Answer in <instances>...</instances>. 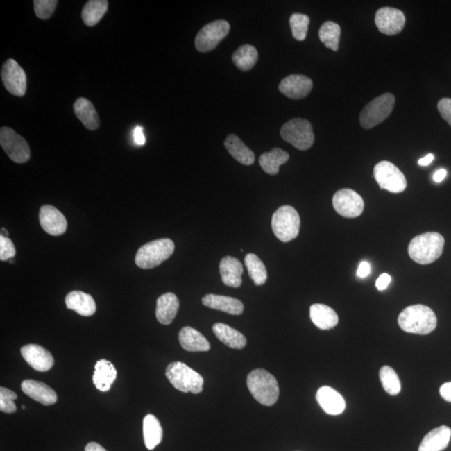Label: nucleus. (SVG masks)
<instances>
[{
	"label": "nucleus",
	"mask_w": 451,
	"mask_h": 451,
	"mask_svg": "<svg viewBox=\"0 0 451 451\" xmlns=\"http://www.w3.org/2000/svg\"><path fill=\"white\" fill-rule=\"evenodd\" d=\"M22 409H26V406L22 405Z\"/></svg>",
	"instance_id": "51"
},
{
	"label": "nucleus",
	"mask_w": 451,
	"mask_h": 451,
	"mask_svg": "<svg viewBox=\"0 0 451 451\" xmlns=\"http://www.w3.org/2000/svg\"><path fill=\"white\" fill-rule=\"evenodd\" d=\"M16 249L9 237L0 236V260L7 261L15 256Z\"/></svg>",
	"instance_id": "41"
},
{
	"label": "nucleus",
	"mask_w": 451,
	"mask_h": 451,
	"mask_svg": "<svg viewBox=\"0 0 451 451\" xmlns=\"http://www.w3.org/2000/svg\"><path fill=\"white\" fill-rule=\"evenodd\" d=\"M108 5L109 3L106 0H90L86 3L82 10V19L86 26H96L108 11Z\"/></svg>",
	"instance_id": "33"
},
{
	"label": "nucleus",
	"mask_w": 451,
	"mask_h": 451,
	"mask_svg": "<svg viewBox=\"0 0 451 451\" xmlns=\"http://www.w3.org/2000/svg\"><path fill=\"white\" fill-rule=\"evenodd\" d=\"M340 35H341V28L338 24L332 22L323 23L318 31L321 42L325 45V47L334 51L339 50Z\"/></svg>",
	"instance_id": "36"
},
{
	"label": "nucleus",
	"mask_w": 451,
	"mask_h": 451,
	"mask_svg": "<svg viewBox=\"0 0 451 451\" xmlns=\"http://www.w3.org/2000/svg\"><path fill=\"white\" fill-rule=\"evenodd\" d=\"M398 323L400 329L407 333L426 335L436 330L437 318L430 307L417 305L402 311Z\"/></svg>",
	"instance_id": "1"
},
{
	"label": "nucleus",
	"mask_w": 451,
	"mask_h": 451,
	"mask_svg": "<svg viewBox=\"0 0 451 451\" xmlns=\"http://www.w3.org/2000/svg\"><path fill=\"white\" fill-rule=\"evenodd\" d=\"M318 403L323 411L331 416H338L346 409V404L343 396L330 386H323L316 395Z\"/></svg>",
	"instance_id": "19"
},
{
	"label": "nucleus",
	"mask_w": 451,
	"mask_h": 451,
	"mask_svg": "<svg viewBox=\"0 0 451 451\" xmlns=\"http://www.w3.org/2000/svg\"><path fill=\"white\" fill-rule=\"evenodd\" d=\"M1 235L3 236V237H8V235H9V232H8V231L6 230V228H1Z\"/></svg>",
	"instance_id": "50"
},
{
	"label": "nucleus",
	"mask_w": 451,
	"mask_h": 451,
	"mask_svg": "<svg viewBox=\"0 0 451 451\" xmlns=\"http://www.w3.org/2000/svg\"><path fill=\"white\" fill-rule=\"evenodd\" d=\"M179 342L180 346L188 352H207L211 348L207 339L191 327H183L180 331Z\"/></svg>",
	"instance_id": "28"
},
{
	"label": "nucleus",
	"mask_w": 451,
	"mask_h": 451,
	"mask_svg": "<svg viewBox=\"0 0 451 451\" xmlns=\"http://www.w3.org/2000/svg\"><path fill=\"white\" fill-rule=\"evenodd\" d=\"M310 19L306 15L295 13L291 15L289 24L294 39L303 41L306 39Z\"/></svg>",
	"instance_id": "38"
},
{
	"label": "nucleus",
	"mask_w": 451,
	"mask_h": 451,
	"mask_svg": "<svg viewBox=\"0 0 451 451\" xmlns=\"http://www.w3.org/2000/svg\"><path fill=\"white\" fill-rule=\"evenodd\" d=\"M229 31H230V24L226 20H216L207 24L196 37V50L202 53L214 50L221 41L228 35Z\"/></svg>",
	"instance_id": "11"
},
{
	"label": "nucleus",
	"mask_w": 451,
	"mask_h": 451,
	"mask_svg": "<svg viewBox=\"0 0 451 451\" xmlns=\"http://www.w3.org/2000/svg\"><path fill=\"white\" fill-rule=\"evenodd\" d=\"M310 318L322 330L333 329L339 323V316L330 307L315 303L310 307Z\"/></svg>",
	"instance_id": "26"
},
{
	"label": "nucleus",
	"mask_w": 451,
	"mask_h": 451,
	"mask_svg": "<svg viewBox=\"0 0 451 451\" xmlns=\"http://www.w3.org/2000/svg\"><path fill=\"white\" fill-rule=\"evenodd\" d=\"M272 228L277 239L284 243H289L299 235L300 216L293 207L282 206L274 212Z\"/></svg>",
	"instance_id": "6"
},
{
	"label": "nucleus",
	"mask_w": 451,
	"mask_h": 451,
	"mask_svg": "<svg viewBox=\"0 0 451 451\" xmlns=\"http://www.w3.org/2000/svg\"><path fill=\"white\" fill-rule=\"evenodd\" d=\"M440 393L443 399L451 403V382L443 384L440 389Z\"/></svg>",
	"instance_id": "46"
},
{
	"label": "nucleus",
	"mask_w": 451,
	"mask_h": 451,
	"mask_svg": "<svg viewBox=\"0 0 451 451\" xmlns=\"http://www.w3.org/2000/svg\"><path fill=\"white\" fill-rule=\"evenodd\" d=\"M203 305L232 315L244 313V305L239 299L223 296V295L207 294L203 298Z\"/></svg>",
	"instance_id": "21"
},
{
	"label": "nucleus",
	"mask_w": 451,
	"mask_h": 451,
	"mask_svg": "<svg viewBox=\"0 0 451 451\" xmlns=\"http://www.w3.org/2000/svg\"><path fill=\"white\" fill-rule=\"evenodd\" d=\"M39 220L41 227L48 235L60 236L67 232V219L58 209L51 205H45L40 208Z\"/></svg>",
	"instance_id": "15"
},
{
	"label": "nucleus",
	"mask_w": 451,
	"mask_h": 451,
	"mask_svg": "<svg viewBox=\"0 0 451 451\" xmlns=\"http://www.w3.org/2000/svg\"><path fill=\"white\" fill-rule=\"evenodd\" d=\"M444 245V237L440 233L425 232L414 237L409 243V255L417 264H430L442 255Z\"/></svg>",
	"instance_id": "2"
},
{
	"label": "nucleus",
	"mask_w": 451,
	"mask_h": 451,
	"mask_svg": "<svg viewBox=\"0 0 451 451\" xmlns=\"http://www.w3.org/2000/svg\"><path fill=\"white\" fill-rule=\"evenodd\" d=\"M85 451H108L96 442H90L85 446Z\"/></svg>",
	"instance_id": "47"
},
{
	"label": "nucleus",
	"mask_w": 451,
	"mask_h": 451,
	"mask_svg": "<svg viewBox=\"0 0 451 451\" xmlns=\"http://www.w3.org/2000/svg\"><path fill=\"white\" fill-rule=\"evenodd\" d=\"M212 331L216 338L229 348L243 350L247 344V339L243 334L225 323H215Z\"/></svg>",
	"instance_id": "30"
},
{
	"label": "nucleus",
	"mask_w": 451,
	"mask_h": 451,
	"mask_svg": "<svg viewBox=\"0 0 451 451\" xmlns=\"http://www.w3.org/2000/svg\"><path fill=\"white\" fill-rule=\"evenodd\" d=\"M289 160V154L280 148H274L265 153L259 158V164L262 170L269 175H276L280 172V167Z\"/></svg>",
	"instance_id": "32"
},
{
	"label": "nucleus",
	"mask_w": 451,
	"mask_h": 451,
	"mask_svg": "<svg viewBox=\"0 0 451 451\" xmlns=\"http://www.w3.org/2000/svg\"><path fill=\"white\" fill-rule=\"evenodd\" d=\"M395 97L384 93L367 104L360 113L359 121L363 128L368 130L380 124L389 117L395 108Z\"/></svg>",
	"instance_id": "8"
},
{
	"label": "nucleus",
	"mask_w": 451,
	"mask_h": 451,
	"mask_svg": "<svg viewBox=\"0 0 451 451\" xmlns=\"http://www.w3.org/2000/svg\"><path fill=\"white\" fill-rule=\"evenodd\" d=\"M371 270L370 264L368 262L364 261L359 266L358 271H357V275L361 278H366L371 273Z\"/></svg>",
	"instance_id": "45"
},
{
	"label": "nucleus",
	"mask_w": 451,
	"mask_h": 451,
	"mask_svg": "<svg viewBox=\"0 0 451 451\" xmlns=\"http://www.w3.org/2000/svg\"><path fill=\"white\" fill-rule=\"evenodd\" d=\"M0 145L12 161L22 164L31 158V148L26 139L10 127L0 130Z\"/></svg>",
	"instance_id": "10"
},
{
	"label": "nucleus",
	"mask_w": 451,
	"mask_h": 451,
	"mask_svg": "<svg viewBox=\"0 0 451 451\" xmlns=\"http://www.w3.org/2000/svg\"><path fill=\"white\" fill-rule=\"evenodd\" d=\"M22 355L28 366L39 372L50 371L54 366V357L38 344H28L22 348Z\"/></svg>",
	"instance_id": "16"
},
{
	"label": "nucleus",
	"mask_w": 451,
	"mask_h": 451,
	"mask_svg": "<svg viewBox=\"0 0 451 451\" xmlns=\"http://www.w3.org/2000/svg\"><path fill=\"white\" fill-rule=\"evenodd\" d=\"M17 395L9 389L0 388V411L6 414H13L17 411L15 400Z\"/></svg>",
	"instance_id": "39"
},
{
	"label": "nucleus",
	"mask_w": 451,
	"mask_h": 451,
	"mask_svg": "<svg viewBox=\"0 0 451 451\" xmlns=\"http://www.w3.org/2000/svg\"><path fill=\"white\" fill-rule=\"evenodd\" d=\"M447 175V171L445 169L438 170L436 173L434 174L433 179L436 183H440L445 178Z\"/></svg>",
	"instance_id": "48"
},
{
	"label": "nucleus",
	"mask_w": 451,
	"mask_h": 451,
	"mask_svg": "<svg viewBox=\"0 0 451 451\" xmlns=\"http://www.w3.org/2000/svg\"><path fill=\"white\" fill-rule=\"evenodd\" d=\"M220 274L223 284L232 288H239L243 282L244 266L236 257L228 256L220 262Z\"/></svg>",
	"instance_id": "20"
},
{
	"label": "nucleus",
	"mask_w": 451,
	"mask_h": 451,
	"mask_svg": "<svg viewBox=\"0 0 451 451\" xmlns=\"http://www.w3.org/2000/svg\"><path fill=\"white\" fill-rule=\"evenodd\" d=\"M133 138L135 144H137L138 146L145 145L146 137L144 133H143V128L142 126H137L135 127L133 131Z\"/></svg>",
	"instance_id": "44"
},
{
	"label": "nucleus",
	"mask_w": 451,
	"mask_h": 451,
	"mask_svg": "<svg viewBox=\"0 0 451 451\" xmlns=\"http://www.w3.org/2000/svg\"><path fill=\"white\" fill-rule=\"evenodd\" d=\"M143 436L147 449H155L161 443L163 436V430L158 420L153 415H147L143 420Z\"/></svg>",
	"instance_id": "31"
},
{
	"label": "nucleus",
	"mask_w": 451,
	"mask_h": 451,
	"mask_svg": "<svg viewBox=\"0 0 451 451\" xmlns=\"http://www.w3.org/2000/svg\"><path fill=\"white\" fill-rule=\"evenodd\" d=\"M224 146L229 154L243 165H253L255 162V155H254L253 151L249 149L236 135H229L228 138L226 139Z\"/></svg>",
	"instance_id": "29"
},
{
	"label": "nucleus",
	"mask_w": 451,
	"mask_h": 451,
	"mask_svg": "<svg viewBox=\"0 0 451 451\" xmlns=\"http://www.w3.org/2000/svg\"><path fill=\"white\" fill-rule=\"evenodd\" d=\"M374 176L381 189L392 194H400L407 187L405 175L391 162L383 161L377 164Z\"/></svg>",
	"instance_id": "9"
},
{
	"label": "nucleus",
	"mask_w": 451,
	"mask_h": 451,
	"mask_svg": "<svg viewBox=\"0 0 451 451\" xmlns=\"http://www.w3.org/2000/svg\"><path fill=\"white\" fill-rule=\"evenodd\" d=\"M380 379L384 391L389 395H397L401 391V383L399 376L391 367H382L380 371Z\"/></svg>",
	"instance_id": "37"
},
{
	"label": "nucleus",
	"mask_w": 451,
	"mask_h": 451,
	"mask_svg": "<svg viewBox=\"0 0 451 451\" xmlns=\"http://www.w3.org/2000/svg\"><path fill=\"white\" fill-rule=\"evenodd\" d=\"M22 389L26 395L44 405H54L58 400L54 389L48 386L47 384L40 382V381L34 380H24Z\"/></svg>",
	"instance_id": "18"
},
{
	"label": "nucleus",
	"mask_w": 451,
	"mask_h": 451,
	"mask_svg": "<svg viewBox=\"0 0 451 451\" xmlns=\"http://www.w3.org/2000/svg\"><path fill=\"white\" fill-rule=\"evenodd\" d=\"M166 376L178 391L198 395L203 391L204 380L198 372L182 362H174L167 366Z\"/></svg>",
	"instance_id": "4"
},
{
	"label": "nucleus",
	"mask_w": 451,
	"mask_h": 451,
	"mask_svg": "<svg viewBox=\"0 0 451 451\" xmlns=\"http://www.w3.org/2000/svg\"><path fill=\"white\" fill-rule=\"evenodd\" d=\"M247 384L254 399L262 405L272 406L280 397V387L275 377L262 368L250 373Z\"/></svg>",
	"instance_id": "3"
},
{
	"label": "nucleus",
	"mask_w": 451,
	"mask_h": 451,
	"mask_svg": "<svg viewBox=\"0 0 451 451\" xmlns=\"http://www.w3.org/2000/svg\"><path fill=\"white\" fill-rule=\"evenodd\" d=\"M333 206L340 216L355 219L362 214L364 203L360 195L354 190H339L334 196Z\"/></svg>",
	"instance_id": "13"
},
{
	"label": "nucleus",
	"mask_w": 451,
	"mask_h": 451,
	"mask_svg": "<svg viewBox=\"0 0 451 451\" xmlns=\"http://www.w3.org/2000/svg\"><path fill=\"white\" fill-rule=\"evenodd\" d=\"M391 282V277L387 273L381 274L376 281V288L380 291L385 290L388 288Z\"/></svg>",
	"instance_id": "43"
},
{
	"label": "nucleus",
	"mask_w": 451,
	"mask_h": 451,
	"mask_svg": "<svg viewBox=\"0 0 451 451\" xmlns=\"http://www.w3.org/2000/svg\"><path fill=\"white\" fill-rule=\"evenodd\" d=\"M74 112L86 128L95 130L99 128L100 119L95 106L86 98H79L74 104Z\"/></svg>",
	"instance_id": "27"
},
{
	"label": "nucleus",
	"mask_w": 451,
	"mask_h": 451,
	"mask_svg": "<svg viewBox=\"0 0 451 451\" xmlns=\"http://www.w3.org/2000/svg\"><path fill=\"white\" fill-rule=\"evenodd\" d=\"M451 438V429L442 425L429 432L419 447L418 451H442L447 448Z\"/></svg>",
	"instance_id": "24"
},
{
	"label": "nucleus",
	"mask_w": 451,
	"mask_h": 451,
	"mask_svg": "<svg viewBox=\"0 0 451 451\" xmlns=\"http://www.w3.org/2000/svg\"><path fill=\"white\" fill-rule=\"evenodd\" d=\"M65 305L68 309L75 311L85 317L92 316L96 311V305L93 297L80 291H73L68 293L65 297Z\"/></svg>",
	"instance_id": "23"
},
{
	"label": "nucleus",
	"mask_w": 451,
	"mask_h": 451,
	"mask_svg": "<svg viewBox=\"0 0 451 451\" xmlns=\"http://www.w3.org/2000/svg\"><path fill=\"white\" fill-rule=\"evenodd\" d=\"M245 265L247 266L249 277L256 286L266 284L268 280V273L264 262L256 254L248 253L244 258Z\"/></svg>",
	"instance_id": "35"
},
{
	"label": "nucleus",
	"mask_w": 451,
	"mask_h": 451,
	"mask_svg": "<svg viewBox=\"0 0 451 451\" xmlns=\"http://www.w3.org/2000/svg\"><path fill=\"white\" fill-rule=\"evenodd\" d=\"M434 155L433 154H428L425 158L419 160V165L423 167L429 166L434 161Z\"/></svg>",
	"instance_id": "49"
},
{
	"label": "nucleus",
	"mask_w": 451,
	"mask_h": 451,
	"mask_svg": "<svg viewBox=\"0 0 451 451\" xmlns=\"http://www.w3.org/2000/svg\"><path fill=\"white\" fill-rule=\"evenodd\" d=\"M375 24L382 34L395 35L403 31L405 16L403 12L393 8H381L376 12Z\"/></svg>",
	"instance_id": "14"
},
{
	"label": "nucleus",
	"mask_w": 451,
	"mask_h": 451,
	"mask_svg": "<svg viewBox=\"0 0 451 451\" xmlns=\"http://www.w3.org/2000/svg\"><path fill=\"white\" fill-rule=\"evenodd\" d=\"M58 1L56 0H35L34 7L37 17L40 19H48L51 17L56 10Z\"/></svg>",
	"instance_id": "40"
},
{
	"label": "nucleus",
	"mask_w": 451,
	"mask_h": 451,
	"mask_svg": "<svg viewBox=\"0 0 451 451\" xmlns=\"http://www.w3.org/2000/svg\"><path fill=\"white\" fill-rule=\"evenodd\" d=\"M313 81L309 77L302 75H291L284 78L280 85V92L293 100L306 97L313 89Z\"/></svg>",
	"instance_id": "17"
},
{
	"label": "nucleus",
	"mask_w": 451,
	"mask_h": 451,
	"mask_svg": "<svg viewBox=\"0 0 451 451\" xmlns=\"http://www.w3.org/2000/svg\"><path fill=\"white\" fill-rule=\"evenodd\" d=\"M438 110L441 116L451 126V99L443 98L438 102Z\"/></svg>",
	"instance_id": "42"
},
{
	"label": "nucleus",
	"mask_w": 451,
	"mask_h": 451,
	"mask_svg": "<svg viewBox=\"0 0 451 451\" xmlns=\"http://www.w3.org/2000/svg\"><path fill=\"white\" fill-rule=\"evenodd\" d=\"M232 59L240 71H248L257 64L258 52L253 45H241L232 55Z\"/></svg>",
	"instance_id": "34"
},
{
	"label": "nucleus",
	"mask_w": 451,
	"mask_h": 451,
	"mask_svg": "<svg viewBox=\"0 0 451 451\" xmlns=\"http://www.w3.org/2000/svg\"><path fill=\"white\" fill-rule=\"evenodd\" d=\"M180 303L176 294L167 293L159 297L157 301L155 316L163 325H169L173 322L179 309Z\"/></svg>",
	"instance_id": "22"
},
{
	"label": "nucleus",
	"mask_w": 451,
	"mask_h": 451,
	"mask_svg": "<svg viewBox=\"0 0 451 451\" xmlns=\"http://www.w3.org/2000/svg\"><path fill=\"white\" fill-rule=\"evenodd\" d=\"M117 371L112 363L105 359L98 361L93 375V383L102 392H108L117 380Z\"/></svg>",
	"instance_id": "25"
},
{
	"label": "nucleus",
	"mask_w": 451,
	"mask_h": 451,
	"mask_svg": "<svg viewBox=\"0 0 451 451\" xmlns=\"http://www.w3.org/2000/svg\"><path fill=\"white\" fill-rule=\"evenodd\" d=\"M281 137L299 151L311 148L314 142V134L311 123L305 119L294 118L282 126Z\"/></svg>",
	"instance_id": "7"
},
{
	"label": "nucleus",
	"mask_w": 451,
	"mask_h": 451,
	"mask_svg": "<svg viewBox=\"0 0 451 451\" xmlns=\"http://www.w3.org/2000/svg\"><path fill=\"white\" fill-rule=\"evenodd\" d=\"M1 78L3 85L12 95L18 97L26 95V74L14 59H9L3 65Z\"/></svg>",
	"instance_id": "12"
},
{
	"label": "nucleus",
	"mask_w": 451,
	"mask_h": 451,
	"mask_svg": "<svg viewBox=\"0 0 451 451\" xmlns=\"http://www.w3.org/2000/svg\"><path fill=\"white\" fill-rule=\"evenodd\" d=\"M175 244L169 239L150 241L139 248L135 255V264L143 269H154L161 265L174 253Z\"/></svg>",
	"instance_id": "5"
}]
</instances>
